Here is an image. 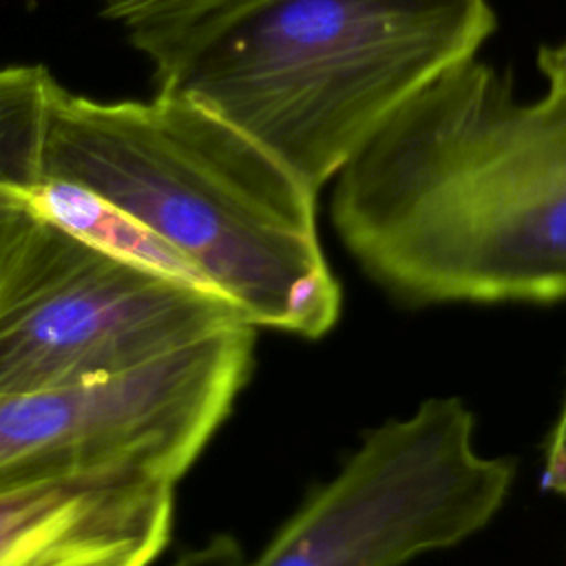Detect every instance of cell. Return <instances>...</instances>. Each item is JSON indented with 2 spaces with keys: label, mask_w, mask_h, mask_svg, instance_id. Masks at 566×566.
Here are the masks:
<instances>
[{
  "label": "cell",
  "mask_w": 566,
  "mask_h": 566,
  "mask_svg": "<svg viewBox=\"0 0 566 566\" xmlns=\"http://www.w3.org/2000/svg\"><path fill=\"white\" fill-rule=\"evenodd\" d=\"M332 226L407 307L566 301V93L469 57L334 177Z\"/></svg>",
  "instance_id": "obj_1"
},
{
  "label": "cell",
  "mask_w": 566,
  "mask_h": 566,
  "mask_svg": "<svg viewBox=\"0 0 566 566\" xmlns=\"http://www.w3.org/2000/svg\"><path fill=\"white\" fill-rule=\"evenodd\" d=\"M42 177L82 184L137 217L256 329L314 340L340 318L318 195L181 91L102 102L55 80Z\"/></svg>",
  "instance_id": "obj_2"
},
{
  "label": "cell",
  "mask_w": 566,
  "mask_h": 566,
  "mask_svg": "<svg viewBox=\"0 0 566 566\" xmlns=\"http://www.w3.org/2000/svg\"><path fill=\"white\" fill-rule=\"evenodd\" d=\"M495 27L489 0H252L157 88L210 108L318 195Z\"/></svg>",
  "instance_id": "obj_3"
},
{
  "label": "cell",
  "mask_w": 566,
  "mask_h": 566,
  "mask_svg": "<svg viewBox=\"0 0 566 566\" xmlns=\"http://www.w3.org/2000/svg\"><path fill=\"white\" fill-rule=\"evenodd\" d=\"M515 473V458L480 453L462 398H427L365 431L243 566H402L480 533Z\"/></svg>",
  "instance_id": "obj_4"
},
{
  "label": "cell",
  "mask_w": 566,
  "mask_h": 566,
  "mask_svg": "<svg viewBox=\"0 0 566 566\" xmlns=\"http://www.w3.org/2000/svg\"><path fill=\"white\" fill-rule=\"evenodd\" d=\"M241 321L24 210L0 252V396L111 378Z\"/></svg>",
  "instance_id": "obj_5"
},
{
  "label": "cell",
  "mask_w": 566,
  "mask_h": 566,
  "mask_svg": "<svg viewBox=\"0 0 566 566\" xmlns=\"http://www.w3.org/2000/svg\"><path fill=\"white\" fill-rule=\"evenodd\" d=\"M256 332L241 321L111 378L0 396V486L122 462L179 482L245 387Z\"/></svg>",
  "instance_id": "obj_6"
},
{
  "label": "cell",
  "mask_w": 566,
  "mask_h": 566,
  "mask_svg": "<svg viewBox=\"0 0 566 566\" xmlns=\"http://www.w3.org/2000/svg\"><path fill=\"white\" fill-rule=\"evenodd\" d=\"M175 489L142 462L0 486V566H153Z\"/></svg>",
  "instance_id": "obj_7"
},
{
  "label": "cell",
  "mask_w": 566,
  "mask_h": 566,
  "mask_svg": "<svg viewBox=\"0 0 566 566\" xmlns=\"http://www.w3.org/2000/svg\"><path fill=\"white\" fill-rule=\"evenodd\" d=\"M18 199L29 214L53 223L122 263L210 292L195 268L157 232L82 184L40 177L22 188Z\"/></svg>",
  "instance_id": "obj_8"
},
{
  "label": "cell",
  "mask_w": 566,
  "mask_h": 566,
  "mask_svg": "<svg viewBox=\"0 0 566 566\" xmlns=\"http://www.w3.org/2000/svg\"><path fill=\"white\" fill-rule=\"evenodd\" d=\"M53 84L42 64L0 66V252L24 214L18 192L42 177Z\"/></svg>",
  "instance_id": "obj_9"
},
{
  "label": "cell",
  "mask_w": 566,
  "mask_h": 566,
  "mask_svg": "<svg viewBox=\"0 0 566 566\" xmlns=\"http://www.w3.org/2000/svg\"><path fill=\"white\" fill-rule=\"evenodd\" d=\"M119 22L130 44L144 53L157 86L172 84L190 57L252 0H95Z\"/></svg>",
  "instance_id": "obj_10"
},
{
  "label": "cell",
  "mask_w": 566,
  "mask_h": 566,
  "mask_svg": "<svg viewBox=\"0 0 566 566\" xmlns=\"http://www.w3.org/2000/svg\"><path fill=\"white\" fill-rule=\"evenodd\" d=\"M539 484L548 493L566 495V396L544 444Z\"/></svg>",
  "instance_id": "obj_11"
},
{
  "label": "cell",
  "mask_w": 566,
  "mask_h": 566,
  "mask_svg": "<svg viewBox=\"0 0 566 566\" xmlns=\"http://www.w3.org/2000/svg\"><path fill=\"white\" fill-rule=\"evenodd\" d=\"M245 555L232 535H214L206 544L195 546L166 566H243Z\"/></svg>",
  "instance_id": "obj_12"
},
{
  "label": "cell",
  "mask_w": 566,
  "mask_h": 566,
  "mask_svg": "<svg viewBox=\"0 0 566 566\" xmlns=\"http://www.w3.org/2000/svg\"><path fill=\"white\" fill-rule=\"evenodd\" d=\"M537 66L546 77L548 91L566 93V40L542 46L537 53Z\"/></svg>",
  "instance_id": "obj_13"
}]
</instances>
